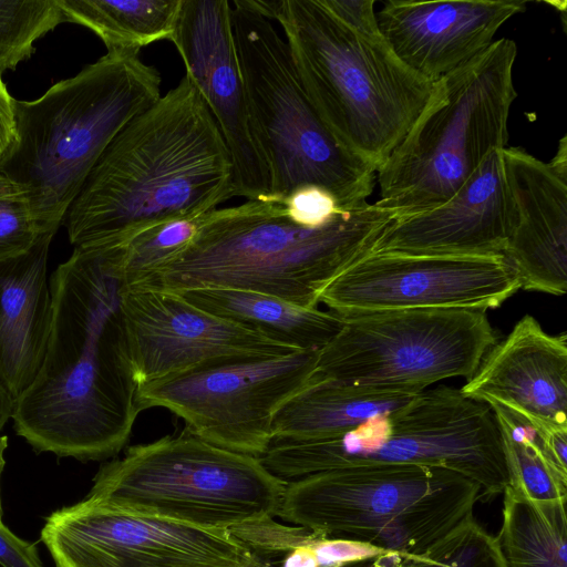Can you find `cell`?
Returning <instances> with one entry per match:
<instances>
[{
	"instance_id": "cell-28",
	"label": "cell",
	"mask_w": 567,
	"mask_h": 567,
	"mask_svg": "<svg viewBox=\"0 0 567 567\" xmlns=\"http://www.w3.org/2000/svg\"><path fill=\"white\" fill-rule=\"evenodd\" d=\"M176 219L147 228L121 246L105 247L113 276L131 284L183 248L196 234L199 219Z\"/></svg>"
},
{
	"instance_id": "cell-30",
	"label": "cell",
	"mask_w": 567,
	"mask_h": 567,
	"mask_svg": "<svg viewBox=\"0 0 567 567\" xmlns=\"http://www.w3.org/2000/svg\"><path fill=\"white\" fill-rule=\"evenodd\" d=\"M47 233L22 194L0 196V259L25 252Z\"/></svg>"
},
{
	"instance_id": "cell-3",
	"label": "cell",
	"mask_w": 567,
	"mask_h": 567,
	"mask_svg": "<svg viewBox=\"0 0 567 567\" xmlns=\"http://www.w3.org/2000/svg\"><path fill=\"white\" fill-rule=\"evenodd\" d=\"M394 218L367 203L323 226L305 227L289 217L282 200H246L202 216L183 248L122 287L250 290L316 308L326 287L371 252Z\"/></svg>"
},
{
	"instance_id": "cell-19",
	"label": "cell",
	"mask_w": 567,
	"mask_h": 567,
	"mask_svg": "<svg viewBox=\"0 0 567 567\" xmlns=\"http://www.w3.org/2000/svg\"><path fill=\"white\" fill-rule=\"evenodd\" d=\"M525 9L520 0H388L375 16L394 54L434 82L489 47L499 28Z\"/></svg>"
},
{
	"instance_id": "cell-18",
	"label": "cell",
	"mask_w": 567,
	"mask_h": 567,
	"mask_svg": "<svg viewBox=\"0 0 567 567\" xmlns=\"http://www.w3.org/2000/svg\"><path fill=\"white\" fill-rule=\"evenodd\" d=\"M503 150L492 151L443 204L394 218L381 233L371 252L504 255L512 212Z\"/></svg>"
},
{
	"instance_id": "cell-29",
	"label": "cell",
	"mask_w": 567,
	"mask_h": 567,
	"mask_svg": "<svg viewBox=\"0 0 567 567\" xmlns=\"http://www.w3.org/2000/svg\"><path fill=\"white\" fill-rule=\"evenodd\" d=\"M401 567H507L496 536L467 517L421 554L402 556Z\"/></svg>"
},
{
	"instance_id": "cell-33",
	"label": "cell",
	"mask_w": 567,
	"mask_h": 567,
	"mask_svg": "<svg viewBox=\"0 0 567 567\" xmlns=\"http://www.w3.org/2000/svg\"><path fill=\"white\" fill-rule=\"evenodd\" d=\"M324 4L350 27L364 31H378L374 0H323Z\"/></svg>"
},
{
	"instance_id": "cell-4",
	"label": "cell",
	"mask_w": 567,
	"mask_h": 567,
	"mask_svg": "<svg viewBox=\"0 0 567 567\" xmlns=\"http://www.w3.org/2000/svg\"><path fill=\"white\" fill-rule=\"evenodd\" d=\"M157 69L140 49H111L33 101L16 100V138L0 174L56 233L86 176L116 134L161 97Z\"/></svg>"
},
{
	"instance_id": "cell-14",
	"label": "cell",
	"mask_w": 567,
	"mask_h": 567,
	"mask_svg": "<svg viewBox=\"0 0 567 567\" xmlns=\"http://www.w3.org/2000/svg\"><path fill=\"white\" fill-rule=\"evenodd\" d=\"M519 289L504 255L369 252L326 287L320 302L341 317L405 309L486 311Z\"/></svg>"
},
{
	"instance_id": "cell-34",
	"label": "cell",
	"mask_w": 567,
	"mask_h": 567,
	"mask_svg": "<svg viewBox=\"0 0 567 567\" xmlns=\"http://www.w3.org/2000/svg\"><path fill=\"white\" fill-rule=\"evenodd\" d=\"M16 138V100L0 73V161Z\"/></svg>"
},
{
	"instance_id": "cell-11",
	"label": "cell",
	"mask_w": 567,
	"mask_h": 567,
	"mask_svg": "<svg viewBox=\"0 0 567 567\" xmlns=\"http://www.w3.org/2000/svg\"><path fill=\"white\" fill-rule=\"evenodd\" d=\"M321 349L319 382L421 392L475 373L496 333L485 310L405 309L344 316Z\"/></svg>"
},
{
	"instance_id": "cell-20",
	"label": "cell",
	"mask_w": 567,
	"mask_h": 567,
	"mask_svg": "<svg viewBox=\"0 0 567 567\" xmlns=\"http://www.w3.org/2000/svg\"><path fill=\"white\" fill-rule=\"evenodd\" d=\"M485 403L496 401L525 417L567 423V336H551L524 316L485 354L460 389Z\"/></svg>"
},
{
	"instance_id": "cell-25",
	"label": "cell",
	"mask_w": 567,
	"mask_h": 567,
	"mask_svg": "<svg viewBox=\"0 0 567 567\" xmlns=\"http://www.w3.org/2000/svg\"><path fill=\"white\" fill-rule=\"evenodd\" d=\"M65 22L92 30L111 49L171 40L181 0H58Z\"/></svg>"
},
{
	"instance_id": "cell-22",
	"label": "cell",
	"mask_w": 567,
	"mask_h": 567,
	"mask_svg": "<svg viewBox=\"0 0 567 567\" xmlns=\"http://www.w3.org/2000/svg\"><path fill=\"white\" fill-rule=\"evenodd\" d=\"M420 392L317 382L276 414L274 437L326 440L408 405Z\"/></svg>"
},
{
	"instance_id": "cell-16",
	"label": "cell",
	"mask_w": 567,
	"mask_h": 567,
	"mask_svg": "<svg viewBox=\"0 0 567 567\" xmlns=\"http://www.w3.org/2000/svg\"><path fill=\"white\" fill-rule=\"evenodd\" d=\"M228 0H181L169 41L207 103L229 151L234 195H270V176L254 137L230 29Z\"/></svg>"
},
{
	"instance_id": "cell-2",
	"label": "cell",
	"mask_w": 567,
	"mask_h": 567,
	"mask_svg": "<svg viewBox=\"0 0 567 567\" xmlns=\"http://www.w3.org/2000/svg\"><path fill=\"white\" fill-rule=\"evenodd\" d=\"M219 127L186 73L106 146L62 224L74 247L121 246L176 219H197L234 197Z\"/></svg>"
},
{
	"instance_id": "cell-39",
	"label": "cell",
	"mask_w": 567,
	"mask_h": 567,
	"mask_svg": "<svg viewBox=\"0 0 567 567\" xmlns=\"http://www.w3.org/2000/svg\"><path fill=\"white\" fill-rule=\"evenodd\" d=\"M259 567H272V566H271V565H268V564H266V563H264V564H262L261 566H259Z\"/></svg>"
},
{
	"instance_id": "cell-10",
	"label": "cell",
	"mask_w": 567,
	"mask_h": 567,
	"mask_svg": "<svg viewBox=\"0 0 567 567\" xmlns=\"http://www.w3.org/2000/svg\"><path fill=\"white\" fill-rule=\"evenodd\" d=\"M286 484L259 458L187 430L126 449L104 463L86 498L209 529L278 516Z\"/></svg>"
},
{
	"instance_id": "cell-32",
	"label": "cell",
	"mask_w": 567,
	"mask_h": 567,
	"mask_svg": "<svg viewBox=\"0 0 567 567\" xmlns=\"http://www.w3.org/2000/svg\"><path fill=\"white\" fill-rule=\"evenodd\" d=\"M0 565L2 567H43L37 545L14 535L0 522Z\"/></svg>"
},
{
	"instance_id": "cell-5",
	"label": "cell",
	"mask_w": 567,
	"mask_h": 567,
	"mask_svg": "<svg viewBox=\"0 0 567 567\" xmlns=\"http://www.w3.org/2000/svg\"><path fill=\"white\" fill-rule=\"evenodd\" d=\"M301 86L317 115L347 153L375 173L426 104L434 82L406 66L380 30L339 19L323 0H277Z\"/></svg>"
},
{
	"instance_id": "cell-35",
	"label": "cell",
	"mask_w": 567,
	"mask_h": 567,
	"mask_svg": "<svg viewBox=\"0 0 567 567\" xmlns=\"http://www.w3.org/2000/svg\"><path fill=\"white\" fill-rule=\"evenodd\" d=\"M402 556L399 554L388 553L382 556L377 557L375 559L355 565L352 567H401Z\"/></svg>"
},
{
	"instance_id": "cell-40",
	"label": "cell",
	"mask_w": 567,
	"mask_h": 567,
	"mask_svg": "<svg viewBox=\"0 0 567 567\" xmlns=\"http://www.w3.org/2000/svg\"><path fill=\"white\" fill-rule=\"evenodd\" d=\"M259 567V566H258Z\"/></svg>"
},
{
	"instance_id": "cell-37",
	"label": "cell",
	"mask_w": 567,
	"mask_h": 567,
	"mask_svg": "<svg viewBox=\"0 0 567 567\" xmlns=\"http://www.w3.org/2000/svg\"><path fill=\"white\" fill-rule=\"evenodd\" d=\"M8 447V437L6 435H0V481L1 475L4 468V452ZM0 522H2V504H1V489H0Z\"/></svg>"
},
{
	"instance_id": "cell-12",
	"label": "cell",
	"mask_w": 567,
	"mask_h": 567,
	"mask_svg": "<svg viewBox=\"0 0 567 567\" xmlns=\"http://www.w3.org/2000/svg\"><path fill=\"white\" fill-rule=\"evenodd\" d=\"M319 349L197 369L142 384L140 411L163 408L185 430L225 450L259 458L274 439L278 411L319 382Z\"/></svg>"
},
{
	"instance_id": "cell-26",
	"label": "cell",
	"mask_w": 567,
	"mask_h": 567,
	"mask_svg": "<svg viewBox=\"0 0 567 567\" xmlns=\"http://www.w3.org/2000/svg\"><path fill=\"white\" fill-rule=\"evenodd\" d=\"M485 403L499 429L508 486L535 501L567 502V475L551 463L533 426L499 402Z\"/></svg>"
},
{
	"instance_id": "cell-9",
	"label": "cell",
	"mask_w": 567,
	"mask_h": 567,
	"mask_svg": "<svg viewBox=\"0 0 567 567\" xmlns=\"http://www.w3.org/2000/svg\"><path fill=\"white\" fill-rule=\"evenodd\" d=\"M230 29L254 137L270 176L269 199L296 188L329 192L343 210L368 203L375 171L339 146L308 100L288 44L249 0H233Z\"/></svg>"
},
{
	"instance_id": "cell-36",
	"label": "cell",
	"mask_w": 567,
	"mask_h": 567,
	"mask_svg": "<svg viewBox=\"0 0 567 567\" xmlns=\"http://www.w3.org/2000/svg\"><path fill=\"white\" fill-rule=\"evenodd\" d=\"M13 401L10 395L0 385V432L6 423L11 419Z\"/></svg>"
},
{
	"instance_id": "cell-7",
	"label": "cell",
	"mask_w": 567,
	"mask_h": 567,
	"mask_svg": "<svg viewBox=\"0 0 567 567\" xmlns=\"http://www.w3.org/2000/svg\"><path fill=\"white\" fill-rule=\"evenodd\" d=\"M259 461L285 484L333 470L393 463L452 470L480 486L482 502L503 494L508 485L493 411L445 385L425 389L404 408L337 437H274Z\"/></svg>"
},
{
	"instance_id": "cell-21",
	"label": "cell",
	"mask_w": 567,
	"mask_h": 567,
	"mask_svg": "<svg viewBox=\"0 0 567 567\" xmlns=\"http://www.w3.org/2000/svg\"><path fill=\"white\" fill-rule=\"evenodd\" d=\"M47 233L25 252L0 259V385L14 402L44 358L51 326Z\"/></svg>"
},
{
	"instance_id": "cell-15",
	"label": "cell",
	"mask_w": 567,
	"mask_h": 567,
	"mask_svg": "<svg viewBox=\"0 0 567 567\" xmlns=\"http://www.w3.org/2000/svg\"><path fill=\"white\" fill-rule=\"evenodd\" d=\"M118 293L125 352L137 388L197 369L299 351L210 315L178 293L122 286Z\"/></svg>"
},
{
	"instance_id": "cell-27",
	"label": "cell",
	"mask_w": 567,
	"mask_h": 567,
	"mask_svg": "<svg viewBox=\"0 0 567 567\" xmlns=\"http://www.w3.org/2000/svg\"><path fill=\"white\" fill-rule=\"evenodd\" d=\"M65 22L58 0H0V73L35 51V42Z\"/></svg>"
},
{
	"instance_id": "cell-23",
	"label": "cell",
	"mask_w": 567,
	"mask_h": 567,
	"mask_svg": "<svg viewBox=\"0 0 567 567\" xmlns=\"http://www.w3.org/2000/svg\"><path fill=\"white\" fill-rule=\"evenodd\" d=\"M178 295L210 315L257 330L296 350L321 349L343 324V318L330 310L305 308L250 290L210 288Z\"/></svg>"
},
{
	"instance_id": "cell-38",
	"label": "cell",
	"mask_w": 567,
	"mask_h": 567,
	"mask_svg": "<svg viewBox=\"0 0 567 567\" xmlns=\"http://www.w3.org/2000/svg\"><path fill=\"white\" fill-rule=\"evenodd\" d=\"M14 194H21V192L0 174V196Z\"/></svg>"
},
{
	"instance_id": "cell-8",
	"label": "cell",
	"mask_w": 567,
	"mask_h": 567,
	"mask_svg": "<svg viewBox=\"0 0 567 567\" xmlns=\"http://www.w3.org/2000/svg\"><path fill=\"white\" fill-rule=\"evenodd\" d=\"M481 488L452 470L365 464L286 484L278 516L330 538L421 554L473 515Z\"/></svg>"
},
{
	"instance_id": "cell-24",
	"label": "cell",
	"mask_w": 567,
	"mask_h": 567,
	"mask_svg": "<svg viewBox=\"0 0 567 567\" xmlns=\"http://www.w3.org/2000/svg\"><path fill=\"white\" fill-rule=\"evenodd\" d=\"M496 536L507 567H567L566 502L535 501L506 486Z\"/></svg>"
},
{
	"instance_id": "cell-13",
	"label": "cell",
	"mask_w": 567,
	"mask_h": 567,
	"mask_svg": "<svg viewBox=\"0 0 567 567\" xmlns=\"http://www.w3.org/2000/svg\"><path fill=\"white\" fill-rule=\"evenodd\" d=\"M56 567H258L229 530L106 506L89 498L53 512L41 530Z\"/></svg>"
},
{
	"instance_id": "cell-6",
	"label": "cell",
	"mask_w": 567,
	"mask_h": 567,
	"mask_svg": "<svg viewBox=\"0 0 567 567\" xmlns=\"http://www.w3.org/2000/svg\"><path fill=\"white\" fill-rule=\"evenodd\" d=\"M516 56V43L501 38L434 82L419 116L375 173V205L395 218L434 208L492 151L507 147Z\"/></svg>"
},
{
	"instance_id": "cell-31",
	"label": "cell",
	"mask_w": 567,
	"mask_h": 567,
	"mask_svg": "<svg viewBox=\"0 0 567 567\" xmlns=\"http://www.w3.org/2000/svg\"><path fill=\"white\" fill-rule=\"evenodd\" d=\"M282 202L289 217L305 227L323 226L343 210L329 192L313 185L296 188Z\"/></svg>"
},
{
	"instance_id": "cell-17",
	"label": "cell",
	"mask_w": 567,
	"mask_h": 567,
	"mask_svg": "<svg viewBox=\"0 0 567 567\" xmlns=\"http://www.w3.org/2000/svg\"><path fill=\"white\" fill-rule=\"evenodd\" d=\"M512 224L504 251L520 289L563 296L567 290V136L549 162L522 147L503 150Z\"/></svg>"
},
{
	"instance_id": "cell-1",
	"label": "cell",
	"mask_w": 567,
	"mask_h": 567,
	"mask_svg": "<svg viewBox=\"0 0 567 567\" xmlns=\"http://www.w3.org/2000/svg\"><path fill=\"white\" fill-rule=\"evenodd\" d=\"M49 286L47 349L13 402L16 433L39 453L84 462L114 457L141 412L125 352L121 284L104 248L74 247Z\"/></svg>"
}]
</instances>
